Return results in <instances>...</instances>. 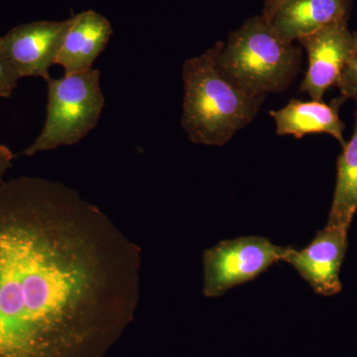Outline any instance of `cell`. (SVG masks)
I'll return each mask as SVG.
<instances>
[{
    "label": "cell",
    "instance_id": "277c9868",
    "mask_svg": "<svg viewBox=\"0 0 357 357\" xmlns=\"http://www.w3.org/2000/svg\"><path fill=\"white\" fill-rule=\"evenodd\" d=\"M47 82L46 119L38 137L21 155L32 157L40 152L79 142L96 128L105 96L100 70L65 74Z\"/></svg>",
    "mask_w": 357,
    "mask_h": 357
},
{
    "label": "cell",
    "instance_id": "9a60e30c",
    "mask_svg": "<svg viewBox=\"0 0 357 357\" xmlns=\"http://www.w3.org/2000/svg\"><path fill=\"white\" fill-rule=\"evenodd\" d=\"M14 155L8 147L0 145V185L4 184V175L13 167Z\"/></svg>",
    "mask_w": 357,
    "mask_h": 357
},
{
    "label": "cell",
    "instance_id": "7a4b0ae2",
    "mask_svg": "<svg viewBox=\"0 0 357 357\" xmlns=\"http://www.w3.org/2000/svg\"><path fill=\"white\" fill-rule=\"evenodd\" d=\"M218 42L183 64L182 128L190 140L223 146L255 119L264 98L249 96L218 64Z\"/></svg>",
    "mask_w": 357,
    "mask_h": 357
},
{
    "label": "cell",
    "instance_id": "5b68a950",
    "mask_svg": "<svg viewBox=\"0 0 357 357\" xmlns=\"http://www.w3.org/2000/svg\"><path fill=\"white\" fill-rule=\"evenodd\" d=\"M289 248V246H288ZM288 248L259 236L220 241L204 253V294L217 298L236 286L255 280L278 261Z\"/></svg>",
    "mask_w": 357,
    "mask_h": 357
},
{
    "label": "cell",
    "instance_id": "ba28073f",
    "mask_svg": "<svg viewBox=\"0 0 357 357\" xmlns=\"http://www.w3.org/2000/svg\"><path fill=\"white\" fill-rule=\"evenodd\" d=\"M349 229L326 225L307 248H288L283 261L295 268L319 295L335 296L342 291L340 268L347 249Z\"/></svg>",
    "mask_w": 357,
    "mask_h": 357
},
{
    "label": "cell",
    "instance_id": "6da1fadb",
    "mask_svg": "<svg viewBox=\"0 0 357 357\" xmlns=\"http://www.w3.org/2000/svg\"><path fill=\"white\" fill-rule=\"evenodd\" d=\"M141 250L62 183L0 185V357H70L132 318Z\"/></svg>",
    "mask_w": 357,
    "mask_h": 357
},
{
    "label": "cell",
    "instance_id": "7c38bea8",
    "mask_svg": "<svg viewBox=\"0 0 357 357\" xmlns=\"http://www.w3.org/2000/svg\"><path fill=\"white\" fill-rule=\"evenodd\" d=\"M354 132L337 162V181L326 225L349 229L357 211V109Z\"/></svg>",
    "mask_w": 357,
    "mask_h": 357
},
{
    "label": "cell",
    "instance_id": "2e32d148",
    "mask_svg": "<svg viewBox=\"0 0 357 357\" xmlns=\"http://www.w3.org/2000/svg\"><path fill=\"white\" fill-rule=\"evenodd\" d=\"M289 0H265L261 16L267 22L273 17L276 11Z\"/></svg>",
    "mask_w": 357,
    "mask_h": 357
},
{
    "label": "cell",
    "instance_id": "8992f818",
    "mask_svg": "<svg viewBox=\"0 0 357 357\" xmlns=\"http://www.w3.org/2000/svg\"><path fill=\"white\" fill-rule=\"evenodd\" d=\"M70 18L35 21L15 26L0 37V52L21 77H40L48 81L56 65Z\"/></svg>",
    "mask_w": 357,
    "mask_h": 357
},
{
    "label": "cell",
    "instance_id": "9c48e42d",
    "mask_svg": "<svg viewBox=\"0 0 357 357\" xmlns=\"http://www.w3.org/2000/svg\"><path fill=\"white\" fill-rule=\"evenodd\" d=\"M112 34V24L102 14L95 10L76 14L70 17L56 65L62 66L67 75L91 70Z\"/></svg>",
    "mask_w": 357,
    "mask_h": 357
},
{
    "label": "cell",
    "instance_id": "3957f363",
    "mask_svg": "<svg viewBox=\"0 0 357 357\" xmlns=\"http://www.w3.org/2000/svg\"><path fill=\"white\" fill-rule=\"evenodd\" d=\"M302 52L275 34L261 15L244 21L218 42V64L249 96L264 98L281 93L299 73Z\"/></svg>",
    "mask_w": 357,
    "mask_h": 357
},
{
    "label": "cell",
    "instance_id": "5bb4252c",
    "mask_svg": "<svg viewBox=\"0 0 357 357\" xmlns=\"http://www.w3.org/2000/svg\"><path fill=\"white\" fill-rule=\"evenodd\" d=\"M20 79L17 73L0 52V98H11Z\"/></svg>",
    "mask_w": 357,
    "mask_h": 357
},
{
    "label": "cell",
    "instance_id": "8fae6325",
    "mask_svg": "<svg viewBox=\"0 0 357 357\" xmlns=\"http://www.w3.org/2000/svg\"><path fill=\"white\" fill-rule=\"evenodd\" d=\"M345 100L342 96L331 103L293 98L287 105L271 110L269 114L276 124L278 135H291L301 139L309 134H328L344 147L347 143L344 136L345 124L340 119V109Z\"/></svg>",
    "mask_w": 357,
    "mask_h": 357
},
{
    "label": "cell",
    "instance_id": "30bf717a",
    "mask_svg": "<svg viewBox=\"0 0 357 357\" xmlns=\"http://www.w3.org/2000/svg\"><path fill=\"white\" fill-rule=\"evenodd\" d=\"M352 0H289L270 20L277 36L294 41L335 24L349 20Z\"/></svg>",
    "mask_w": 357,
    "mask_h": 357
},
{
    "label": "cell",
    "instance_id": "4fadbf2b",
    "mask_svg": "<svg viewBox=\"0 0 357 357\" xmlns=\"http://www.w3.org/2000/svg\"><path fill=\"white\" fill-rule=\"evenodd\" d=\"M337 86L347 100H352L357 105V33L356 42L349 61L340 75Z\"/></svg>",
    "mask_w": 357,
    "mask_h": 357
},
{
    "label": "cell",
    "instance_id": "52a82bcc",
    "mask_svg": "<svg viewBox=\"0 0 357 357\" xmlns=\"http://www.w3.org/2000/svg\"><path fill=\"white\" fill-rule=\"evenodd\" d=\"M298 42L307 55V69L300 91L312 100H323L328 89L337 86L354 49L356 33L349 29L347 21H342Z\"/></svg>",
    "mask_w": 357,
    "mask_h": 357
}]
</instances>
